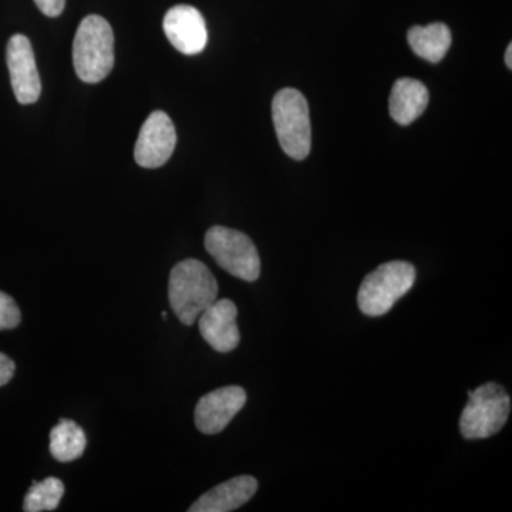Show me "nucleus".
<instances>
[{"mask_svg":"<svg viewBox=\"0 0 512 512\" xmlns=\"http://www.w3.org/2000/svg\"><path fill=\"white\" fill-rule=\"evenodd\" d=\"M217 279L197 259H185L171 269L168 299L171 309L185 326H192L202 312L218 299Z\"/></svg>","mask_w":512,"mask_h":512,"instance_id":"f257e3e1","label":"nucleus"},{"mask_svg":"<svg viewBox=\"0 0 512 512\" xmlns=\"http://www.w3.org/2000/svg\"><path fill=\"white\" fill-rule=\"evenodd\" d=\"M73 64L84 83H100L114 66V35L110 23L99 15L82 20L73 42Z\"/></svg>","mask_w":512,"mask_h":512,"instance_id":"f03ea898","label":"nucleus"},{"mask_svg":"<svg viewBox=\"0 0 512 512\" xmlns=\"http://www.w3.org/2000/svg\"><path fill=\"white\" fill-rule=\"evenodd\" d=\"M416 282V268L409 262L380 265L363 279L357 292V306L370 318L386 315Z\"/></svg>","mask_w":512,"mask_h":512,"instance_id":"7ed1b4c3","label":"nucleus"},{"mask_svg":"<svg viewBox=\"0 0 512 512\" xmlns=\"http://www.w3.org/2000/svg\"><path fill=\"white\" fill-rule=\"evenodd\" d=\"M511 413V397L503 386L485 383L468 392L460 417V433L467 440H483L500 433Z\"/></svg>","mask_w":512,"mask_h":512,"instance_id":"20e7f679","label":"nucleus"},{"mask_svg":"<svg viewBox=\"0 0 512 512\" xmlns=\"http://www.w3.org/2000/svg\"><path fill=\"white\" fill-rule=\"evenodd\" d=\"M272 119L276 136L293 160H305L311 153L312 130L305 96L295 89H284L272 101Z\"/></svg>","mask_w":512,"mask_h":512,"instance_id":"39448f33","label":"nucleus"},{"mask_svg":"<svg viewBox=\"0 0 512 512\" xmlns=\"http://www.w3.org/2000/svg\"><path fill=\"white\" fill-rule=\"evenodd\" d=\"M205 249L228 274L255 282L261 275V259L252 239L237 229L212 227L205 234Z\"/></svg>","mask_w":512,"mask_h":512,"instance_id":"423d86ee","label":"nucleus"},{"mask_svg":"<svg viewBox=\"0 0 512 512\" xmlns=\"http://www.w3.org/2000/svg\"><path fill=\"white\" fill-rule=\"evenodd\" d=\"M177 133L173 121L164 111H154L138 134L134 157L143 168H158L173 156Z\"/></svg>","mask_w":512,"mask_h":512,"instance_id":"0eeeda50","label":"nucleus"},{"mask_svg":"<svg viewBox=\"0 0 512 512\" xmlns=\"http://www.w3.org/2000/svg\"><path fill=\"white\" fill-rule=\"evenodd\" d=\"M6 62L12 82L13 93L20 104H33L42 93L39 72H37L35 53L28 37L15 35L10 37L6 47Z\"/></svg>","mask_w":512,"mask_h":512,"instance_id":"6e6552de","label":"nucleus"},{"mask_svg":"<svg viewBox=\"0 0 512 512\" xmlns=\"http://www.w3.org/2000/svg\"><path fill=\"white\" fill-rule=\"evenodd\" d=\"M247 403V392L239 386L221 387L202 396L195 407V426L214 436L234 420Z\"/></svg>","mask_w":512,"mask_h":512,"instance_id":"1a4fd4ad","label":"nucleus"},{"mask_svg":"<svg viewBox=\"0 0 512 512\" xmlns=\"http://www.w3.org/2000/svg\"><path fill=\"white\" fill-rule=\"evenodd\" d=\"M163 28L171 45L187 56L201 53L208 43V30L198 9L190 5H178L168 10Z\"/></svg>","mask_w":512,"mask_h":512,"instance_id":"9d476101","label":"nucleus"},{"mask_svg":"<svg viewBox=\"0 0 512 512\" xmlns=\"http://www.w3.org/2000/svg\"><path fill=\"white\" fill-rule=\"evenodd\" d=\"M237 315V306L229 299H217L201 313L198 328L202 338L212 349L228 353L237 348L241 340Z\"/></svg>","mask_w":512,"mask_h":512,"instance_id":"9b49d317","label":"nucleus"},{"mask_svg":"<svg viewBox=\"0 0 512 512\" xmlns=\"http://www.w3.org/2000/svg\"><path fill=\"white\" fill-rule=\"evenodd\" d=\"M258 490V481L252 476H239L218 484L201 495L190 512H229L238 510L254 497Z\"/></svg>","mask_w":512,"mask_h":512,"instance_id":"f8f14e48","label":"nucleus"},{"mask_svg":"<svg viewBox=\"0 0 512 512\" xmlns=\"http://www.w3.org/2000/svg\"><path fill=\"white\" fill-rule=\"evenodd\" d=\"M429 104V90L419 80L404 79L394 83L390 94V116L400 126H409L419 119Z\"/></svg>","mask_w":512,"mask_h":512,"instance_id":"ddd939ff","label":"nucleus"},{"mask_svg":"<svg viewBox=\"0 0 512 512\" xmlns=\"http://www.w3.org/2000/svg\"><path fill=\"white\" fill-rule=\"evenodd\" d=\"M407 40L414 53L430 63H439L451 46V32L444 23L414 26L407 33Z\"/></svg>","mask_w":512,"mask_h":512,"instance_id":"4468645a","label":"nucleus"},{"mask_svg":"<svg viewBox=\"0 0 512 512\" xmlns=\"http://www.w3.org/2000/svg\"><path fill=\"white\" fill-rule=\"evenodd\" d=\"M86 444V434L73 420L62 419L50 431V453L60 463H69L82 457Z\"/></svg>","mask_w":512,"mask_h":512,"instance_id":"2eb2a0df","label":"nucleus"},{"mask_svg":"<svg viewBox=\"0 0 512 512\" xmlns=\"http://www.w3.org/2000/svg\"><path fill=\"white\" fill-rule=\"evenodd\" d=\"M64 494V484L59 478L49 477L36 483L33 481L23 503V511H55Z\"/></svg>","mask_w":512,"mask_h":512,"instance_id":"dca6fc26","label":"nucleus"},{"mask_svg":"<svg viewBox=\"0 0 512 512\" xmlns=\"http://www.w3.org/2000/svg\"><path fill=\"white\" fill-rule=\"evenodd\" d=\"M22 315L15 299L8 293L0 292V330L16 328L19 325Z\"/></svg>","mask_w":512,"mask_h":512,"instance_id":"f3484780","label":"nucleus"},{"mask_svg":"<svg viewBox=\"0 0 512 512\" xmlns=\"http://www.w3.org/2000/svg\"><path fill=\"white\" fill-rule=\"evenodd\" d=\"M37 8L43 15L49 16V18H57L62 15L66 0H35Z\"/></svg>","mask_w":512,"mask_h":512,"instance_id":"a211bd4d","label":"nucleus"},{"mask_svg":"<svg viewBox=\"0 0 512 512\" xmlns=\"http://www.w3.org/2000/svg\"><path fill=\"white\" fill-rule=\"evenodd\" d=\"M16 365L9 356L0 353V387L8 384L15 376Z\"/></svg>","mask_w":512,"mask_h":512,"instance_id":"6ab92c4d","label":"nucleus"},{"mask_svg":"<svg viewBox=\"0 0 512 512\" xmlns=\"http://www.w3.org/2000/svg\"><path fill=\"white\" fill-rule=\"evenodd\" d=\"M505 64L512 69V46L507 47V53H505Z\"/></svg>","mask_w":512,"mask_h":512,"instance_id":"aec40b11","label":"nucleus"}]
</instances>
